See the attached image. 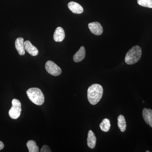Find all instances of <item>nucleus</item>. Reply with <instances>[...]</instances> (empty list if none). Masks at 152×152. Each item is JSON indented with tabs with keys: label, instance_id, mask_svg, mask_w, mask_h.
<instances>
[{
	"label": "nucleus",
	"instance_id": "1",
	"mask_svg": "<svg viewBox=\"0 0 152 152\" xmlns=\"http://www.w3.org/2000/svg\"><path fill=\"white\" fill-rule=\"evenodd\" d=\"M103 94V88L100 85L94 84L88 89V99L90 103L96 105L100 101Z\"/></svg>",
	"mask_w": 152,
	"mask_h": 152
},
{
	"label": "nucleus",
	"instance_id": "7",
	"mask_svg": "<svg viewBox=\"0 0 152 152\" xmlns=\"http://www.w3.org/2000/svg\"><path fill=\"white\" fill-rule=\"evenodd\" d=\"M24 44L25 50H26L30 55L35 56L38 54L39 51L37 48L33 45L29 41H26V42H24Z\"/></svg>",
	"mask_w": 152,
	"mask_h": 152
},
{
	"label": "nucleus",
	"instance_id": "8",
	"mask_svg": "<svg viewBox=\"0 0 152 152\" xmlns=\"http://www.w3.org/2000/svg\"><path fill=\"white\" fill-rule=\"evenodd\" d=\"M142 116L146 124L152 128V110L145 108L143 110Z\"/></svg>",
	"mask_w": 152,
	"mask_h": 152
},
{
	"label": "nucleus",
	"instance_id": "13",
	"mask_svg": "<svg viewBox=\"0 0 152 152\" xmlns=\"http://www.w3.org/2000/svg\"><path fill=\"white\" fill-rule=\"evenodd\" d=\"M86 56V50L84 47L82 46L80 50L74 55L73 60L75 62L78 63L81 61Z\"/></svg>",
	"mask_w": 152,
	"mask_h": 152
},
{
	"label": "nucleus",
	"instance_id": "17",
	"mask_svg": "<svg viewBox=\"0 0 152 152\" xmlns=\"http://www.w3.org/2000/svg\"><path fill=\"white\" fill-rule=\"evenodd\" d=\"M137 3L142 7L152 8V0H137Z\"/></svg>",
	"mask_w": 152,
	"mask_h": 152
},
{
	"label": "nucleus",
	"instance_id": "19",
	"mask_svg": "<svg viewBox=\"0 0 152 152\" xmlns=\"http://www.w3.org/2000/svg\"><path fill=\"white\" fill-rule=\"evenodd\" d=\"M4 145L3 143L1 141H0V151L1 150H2L3 148H4Z\"/></svg>",
	"mask_w": 152,
	"mask_h": 152
},
{
	"label": "nucleus",
	"instance_id": "10",
	"mask_svg": "<svg viewBox=\"0 0 152 152\" xmlns=\"http://www.w3.org/2000/svg\"><path fill=\"white\" fill-rule=\"evenodd\" d=\"M24 39L22 37L17 38L15 42L16 49L20 56H23L25 54Z\"/></svg>",
	"mask_w": 152,
	"mask_h": 152
},
{
	"label": "nucleus",
	"instance_id": "14",
	"mask_svg": "<svg viewBox=\"0 0 152 152\" xmlns=\"http://www.w3.org/2000/svg\"><path fill=\"white\" fill-rule=\"evenodd\" d=\"M118 125L121 132H124L126 128V123L124 117L120 115L118 118Z\"/></svg>",
	"mask_w": 152,
	"mask_h": 152
},
{
	"label": "nucleus",
	"instance_id": "12",
	"mask_svg": "<svg viewBox=\"0 0 152 152\" xmlns=\"http://www.w3.org/2000/svg\"><path fill=\"white\" fill-rule=\"evenodd\" d=\"M96 138L94 133L91 130L89 131L87 138V145L88 147L91 149H94L96 146Z\"/></svg>",
	"mask_w": 152,
	"mask_h": 152
},
{
	"label": "nucleus",
	"instance_id": "20",
	"mask_svg": "<svg viewBox=\"0 0 152 152\" xmlns=\"http://www.w3.org/2000/svg\"><path fill=\"white\" fill-rule=\"evenodd\" d=\"M146 152H150V151H146Z\"/></svg>",
	"mask_w": 152,
	"mask_h": 152
},
{
	"label": "nucleus",
	"instance_id": "16",
	"mask_svg": "<svg viewBox=\"0 0 152 152\" xmlns=\"http://www.w3.org/2000/svg\"><path fill=\"white\" fill-rule=\"evenodd\" d=\"M27 146L28 147L29 152H39V148L37 145L35 141L34 140L28 141L27 143Z\"/></svg>",
	"mask_w": 152,
	"mask_h": 152
},
{
	"label": "nucleus",
	"instance_id": "3",
	"mask_svg": "<svg viewBox=\"0 0 152 152\" xmlns=\"http://www.w3.org/2000/svg\"><path fill=\"white\" fill-rule=\"evenodd\" d=\"M26 93L28 97L33 103L37 105H41L44 103L45 96L43 93L39 88H30Z\"/></svg>",
	"mask_w": 152,
	"mask_h": 152
},
{
	"label": "nucleus",
	"instance_id": "4",
	"mask_svg": "<svg viewBox=\"0 0 152 152\" xmlns=\"http://www.w3.org/2000/svg\"><path fill=\"white\" fill-rule=\"evenodd\" d=\"M21 104L19 100L13 99L12 101V107L9 112V115L13 119H17L20 115Z\"/></svg>",
	"mask_w": 152,
	"mask_h": 152
},
{
	"label": "nucleus",
	"instance_id": "18",
	"mask_svg": "<svg viewBox=\"0 0 152 152\" xmlns=\"http://www.w3.org/2000/svg\"><path fill=\"white\" fill-rule=\"evenodd\" d=\"M41 152H51L50 149L47 145H44L42 147L40 150Z\"/></svg>",
	"mask_w": 152,
	"mask_h": 152
},
{
	"label": "nucleus",
	"instance_id": "5",
	"mask_svg": "<svg viewBox=\"0 0 152 152\" xmlns=\"http://www.w3.org/2000/svg\"><path fill=\"white\" fill-rule=\"evenodd\" d=\"M45 69L49 74L54 76L60 75L62 73L61 68L53 62L48 61L45 64Z\"/></svg>",
	"mask_w": 152,
	"mask_h": 152
},
{
	"label": "nucleus",
	"instance_id": "2",
	"mask_svg": "<svg viewBox=\"0 0 152 152\" xmlns=\"http://www.w3.org/2000/svg\"><path fill=\"white\" fill-rule=\"evenodd\" d=\"M142 54L141 48L138 45L135 46L127 53L125 57V62L128 65L136 64L140 59Z\"/></svg>",
	"mask_w": 152,
	"mask_h": 152
},
{
	"label": "nucleus",
	"instance_id": "6",
	"mask_svg": "<svg viewBox=\"0 0 152 152\" xmlns=\"http://www.w3.org/2000/svg\"><path fill=\"white\" fill-rule=\"evenodd\" d=\"M88 27L91 32L95 35H100L103 31L102 27L99 22H95L90 23L88 24Z\"/></svg>",
	"mask_w": 152,
	"mask_h": 152
},
{
	"label": "nucleus",
	"instance_id": "15",
	"mask_svg": "<svg viewBox=\"0 0 152 152\" xmlns=\"http://www.w3.org/2000/svg\"><path fill=\"white\" fill-rule=\"evenodd\" d=\"M99 127L103 132H108L111 127L110 122V120L108 119H104L100 124Z\"/></svg>",
	"mask_w": 152,
	"mask_h": 152
},
{
	"label": "nucleus",
	"instance_id": "9",
	"mask_svg": "<svg viewBox=\"0 0 152 152\" xmlns=\"http://www.w3.org/2000/svg\"><path fill=\"white\" fill-rule=\"evenodd\" d=\"M68 7L69 9L73 13L81 14L83 12V8L80 5L75 2H70L68 4Z\"/></svg>",
	"mask_w": 152,
	"mask_h": 152
},
{
	"label": "nucleus",
	"instance_id": "11",
	"mask_svg": "<svg viewBox=\"0 0 152 152\" xmlns=\"http://www.w3.org/2000/svg\"><path fill=\"white\" fill-rule=\"evenodd\" d=\"M65 37V32L62 28L58 27L56 28L54 34L53 38L56 42H61L63 41Z\"/></svg>",
	"mask_w": 152,
	"mask_h": 152
}]
</instances>
